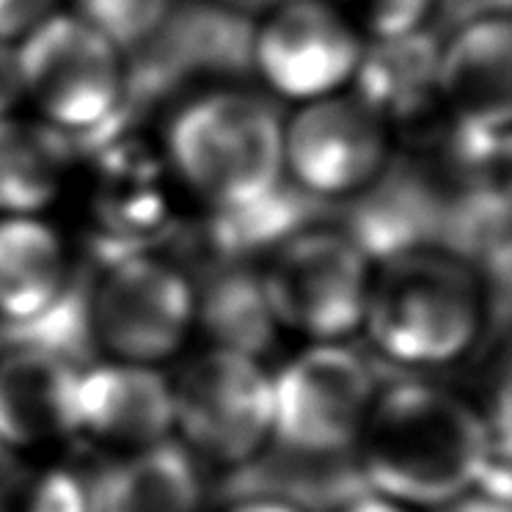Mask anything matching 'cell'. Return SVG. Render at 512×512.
I'll return each instance as SVG.
<instances>
[{
    "mask_svg": "<svg viewBox=\"0 0 512 512\" xmlns=\"http://www.w3.org/2000/svg\"><path fill=\"white\" fill-rule=\"evenodd\" d=\"M353 452L369 493L408 510L446 507L474 490L510 501V452L493 444L474 405L435 383L378 391Z\"/></svg>",
    "mask_w": 512,
    "mask_h": 512,
    "instance_id": "cell-1",
    "label": "cell"
},
{
    "mask_svg": "<svg viewBox=\"0 0 512 512\" xmlns=\"http://www.w3.org/2000/svg\"><path fill=\"white\" fill-rule=\"evenodd\" d=\"M488 287L466 256L413 245L372 270L361 328L378 356L400 367H449L477 345Z\"/></svg>",
    "mask_w": 512,
    "mask_h": 512,
    "instance_id": "cell-2",
    "label": "cell"
},
{
    "mask_svg": "<svg viewBox=\"0 0 512 512\" xmlns=\"http://www.w3.org/2000/svg\"><path fill=\"white\" fill-rule=\"evenodd\" d=\"M163 157L171 177L207 207L243 215L284 182V119L251 91H204L168 122Z\"/></svg>",
    "mask_w": 512,
    "mask_h": 512,
    "instance_id": "cell-3",
    "label": "cell"
},
{
    "mask_svg": "<svg viewBox=\"0 0 512 512\" xmlns=\"http://www.w3.org/2000/svg\"><path fill=\"white\" fill-rule=\"evenodd\" d=\"M372 256L356 237L331 226L284 237L259 273V290L273 323L314 339L336 342L364 323Z\"/></svg>",
    "mask_w": 512,
    "mask_h": 512,
    "instance_id": "cell-4",
    "label": "cell"
},
{
    "mask_svg": "<svg viewBox=\"0 0 512 512\" xmlns=\"http://www.w3.org/2000/svg\"><path fill=\"white\" fill-rule=\"evenodd\" d=\"M25 100L64 135L102 130L122 111L124 53L75 12H53L17 42Z\"/></svg>",
    "mask_w": 512,
    "mask_h": 512,
    "instance_id": "cell-5",
    "label": "cell"
},
{
    "mask_svg": "<svg viewBox=\"0 0 512 512\" xmlns=\"http://www.w3.org/2000/svg\"><path fill=\"white\" fill-rule=\"evenodd\" d=\"M91 342L116 361L155 367L185 345L196 325L188 273L152 251L108 259L86 298Z\"/></svg>",
    "mask_w": 512,
    "mask_h": 512,
    "instance_id": "cell-6",
    "label": "cell"
},
{
    "mask_svg": "<svg viewBox=\"0 0 512 512\" xmlns=\"http://www.w3.org/2000/svg\"><path fill=\"white\" fill-rule=\"evenodd\" d=\"M171 391L174 427L221 466H243L273 438V375L259 358L215 345L190 358Z\"/></svg>",
    "mask_w": 512,
    "mask_h": 512,
    "instance_id": "cell-7",
    "label": "cell"
},
{
    "mask_svg": "<svg viewBox=\"0 0 512 512\" xmlns=\"http://www.w3.org/2000/svg\"><path fill=\"white\" fill-rule=\"evenodd\" d=\"M378 394L372 369L350 347L317 342L273 378V444L303 455L356 449Z\"/></svg>",
    "mask_w": 512,
    "mask_h": 512,
    "instance_id": "cell-8",
    "label": "cell"
},
{
    "mask_svg": "<svg viewBox=\"0 0 512 512\" xmlns=\"http://www.w3.org/2000/svg\"><path fill=\"white\" fill-rule=\"evenodd\" d=\"M394 135L353 91L298 105L284 122V177L320 199L372 188L389 166Z\"/></svg>",
    "mask_w": 512,
    "mask_h": 512,
    "instance_id": "cell-9",
    "label": "cell"
},
{
    "mask_svg": "<svg viewBox=\"0 0 512 512\" xmlns=\"http://www.w3.org/2000/svg\"><path fill=\"white\" fill-rule=\"evenodd\" d=\"M364 45L331 0H281L262 14L251 56L276 97L303 105L345 91Z\"/></svg>",
    "mask_w": 512,
    "mask_h": 512,
    "instance_id": "cell-10",
    "label": "cell"
},
{
    "mask_svg": "<svg viewBox=\"0 0 512 512\" xmlns=\"http://www.w3.org/2000/svg\"><path fill=\"white\" fill-rule=\"evenodd\" d=\"M438 94L452 133L510 138L512 28L507 12L468 20L438 47Z\"/></svg>",
    "mask_w": 512,
    "mask_h": 512,
    "instance_id": "cell-11",
    "label": "cell"
},
{
    "mask_svg": "<svg viewBox=\"0 0 512 512\" xmlns=\"http://www.w3.org/2000/svg\"><path fill=\"white\" fill-rule=\"evenodd\" d=\"M166 157L135 138L97 152L89 171V218L105 240L108 259L146 251L171 221Z\"/></svg>",
    "mask_w": 512,
    "mask_h": 512,
    "instance_id": "cell-12",
    "label": "cell"
},
{
    "mask_svg": "<svg viewBox=\"0 0 512 512\" xmlns=\"http://www.w3.org/2000/svg\"><path fill=\"white\" fill-rule=\"evenodd\" d=\"M174 430L171 380L155 367L108 361L80 369L72 400V435L135 452Z\"/></svg>",
    "mask_w": 512,
    "mask_h": 512,
    "instance_id": "cell-13",
    "label": "cell"
},
{
    "mask_svg": "<svg viewBox=\"0 0 512 512\" xmlns=\"http://www.w3.org/2000/svg\"><path fill=\"white\" fill-rule=\"evenodd\" d=\"M75 358L39 345H9L0 358V444L42 446L72 435Z\"/></svg>",
    "mask_w": 512,
    "mask_h": 512,
    "instance_id": "cell-14",
    "label": "cell"
},
{
    "mask_svg": "<svg viewBox=\"0 0 512 512\" xmlns=\"http://www.w3.org/2000/svg\"><path fill=\"white\" fill-rule=\"evenodd\" d=\"M438 47L427 31L364 45L350 86L358 100L378 113L391 135L427 133L435 119L444 116Z\"/></svg>",
    "mask_w": 512,
    "mask_h": 512,
    "instance_id": "cell-15",
    "label": "cell"
},
{
    "mask_svg": "<svg viewBox=\"0 0 512 512\" xmlns=\"http://www.w3.org/2000/svg\"><path fill=\"white\" fill-rule=\"evenodd\" d=\"M229 499H273L301 512H345L367 496L356 452L303 455L270 441L259 455L234 466Z\"/></svg>",
    "mask_w": 512,
    "mask_h": 512,
    "instance_id": "cell-16",
    "label": "cell"
},
{
    "mask_svg": "<svg viewBox=\"0 0 512 512\" xmlns=\"http://www.w3.org/2000/svg\"><path fill=\"white\" fill-rule=\"evenodd\" d=\"M69 290L61 234L42 215H0V328L36 323Z\"/></svg>",
    "mask_w": 512,
    "mask_h": 512,
    "instance_id": "cell-17",
    "label": "cell"
},
{
    "mask_svg": "<svg viewBox=\"0 0 512 512\" xmlns=\"http://www.w3.org/2000/svg\"><path fill=\"white\" fill-rule=\"evenodd\" d=\"M204 482L185 446L160 441L127 452L89 482V512H199Z\"/></svg>",
    "mask_w": 512,
    "mask_h": 512,
    "instance_id": "cell-18",
    "label": "cell"
},
{
    "mask_svg": "<svg viewBox=\"0 0 512 512\" xmlns=\"http://www.w3.org/2000/svg\"><path fill=\"white\" fill-rule=\"evenodd\" d=\"M69 135L25 116L0 119V215H42L64 193Z\"/></svg>",
    "mask_w": 512,
    "mask_h": 512,
    "instance_id": "cell-19",
    "label": "cell"
},
{
    "mask_svg": "<svg viewBox=\"0 0 512 512\" xmlns=\"http://www.w3.org/2000/svg\"><path fill=\"white\" fill-rule=\"evenodd\" d=\"M196 320L218 347L254 358L268 350L279 331L259 290V276L245 273H223L207 290H196Z\"/></svg>",
    "mask_w": 512,
    "mask_h": 512,
    "instance_id": "cell-20",
    "label": "cell"
},
{
    "mask_svg": "<svg viewBox=\"0 0 512 512\" xmlns=\"http://www.w3.org/2000/svg\"><path fill=\"white\" fill-rule=\"evenodd\" d=\"M0 512H89V485L67 468H3Z\"/></svg>",
    "mask_w": 512,
    "mask_h": 512,
    "instance_id": "cell-21",
    "label": "cell"
},
{
    "mask_svg": "<svg viewBox=\"0 0 512 512\" xmlns=\"http://www.w3.org/2000/svg\"><path fill=\"white\" fill-rule=\"evenodd\" d=\"M171 9L174 0H75L72 12L127 53L163 28Z\"/></svg>",
    "mask_w": 512,
    "mask_h": 512,
    "instance_id": "cell-22",
    "label": "cell"
},
{
    "mask_svg": "<svg viewBox=\"0 0 512 512\" xmlns=\"http://www.w3.org/2000/svg\"><path fill=\"white\" fill-rule=\"evenodd\" d=\"M364 42H383L424 31L435 0H331Z\"/></svg>",
    "mask_w": 512,
    "mask_h": 512,
    "instance_id": "cell-23",
    "label": "cell"
},
{
    "mask_svg": "<svg viewBox=\"0 0 512 512\" xmlns=\"http://www.w3.org/2000/svg\"><path fill=\"white\" fill-rule=\"evenodd\" d=\"M53 12L56 0H0V42L17 45Z\"/></svg>",
    "mask_w": 512,
    "mask_h": 512,
    "instance_id": "cell-24",
    "label": "cell"
},
{
    "mask_svg": "<svg viewBox=\"0 0 512 512\" xmlns=\"http://www.w3.org/2000/svg\"><path fill=\"white\" fill-rule=\"evenodd\" d=\"M25 100L20 64H17V45L0 42V119L12 116Z\"/></svg>",
    "mask_w": 512,
    "mask_h": 512,
    "instance_id": "cell-25",
    "label": "cell"
},
{
    "mask_svg": "<svg viewBox=\"0 0 512 512\" xmlns=\"http://www.w3.org/2000/svg\"><path fill=\"white\" fill-rule=\"evenodd\" d=\"M444 512H510V501L504 499H493L488 493H468L463 499L452 501L441 507Z\"/></svg>",
    "mask_w": 512,
    "mask_h": 512,
    "instance_id": "cell-26",
    "label": "cell"
},
{
    "mask_svg": "<svg viewBox=\"0 0 512 512\" xmlns=\"http://www.w3.org/2000/svg\"><path fill=\"white\" fill-rule=\"evenodd\" d=\"M229 512H301L290 507V504H281L273 499H234Z\"/></svg>",
    "mask_w": 512,
    "mask_h": 512,
    "instance_id": "cell-27",
    "label": "cell"
},
{
    "mask_svg": "<svg viewBox=\"0 0 512 512\" xmlns=\"http://www.w3.org/2000/svg\"><path fill=\"white\" fill-rule=\"evenodd\" d=\"M345 512H413V510L402 507V504H394V501H386V499H380V496H372V493H367V496H361L358 501H353V504H350Z\"/></svg>",
    "mask_w": 512,
    "mask_h": 512,
    "instance_id": "cell-28",
    "label": "cell"
},
{
    "mask_svg": "<svg viewBox=\"0 0 512 512\" xmlns=\"http://www.w3.org/2000/svg\"><path fill=\"white\" fill-rule=\"evenodd\" d=\"M215 3H221L226 9H234V12L243 14H265L273 6H279L281 0H215Z\"/></svg>",
    "mask_w": 512,
    "mask_h": 512,
    "instance_id": "cell-29",
    "label": "cell"
}]
</instances>
